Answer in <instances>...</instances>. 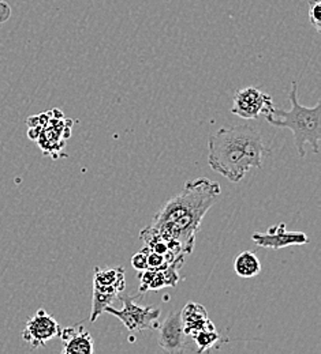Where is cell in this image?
I'll return each instance as SVG.
<instances>
[{"label":"cell","instance_id":"9c48e42d","mask_svg":"<svg viewBox=\"0 0 321 354\" xmlns=\"http://www.w3.org/2000/svg\"><path fill=\"white\" fill-rule=\"evenodd\" d=\"M59 337L63 342L62 352L65 354L94 353V341L82 324H76L73 327H66L61 330Z\"/></svg>","mask_w":321,"mask_h":354},{"label":"cell","instance_id":"2e32d148","mask_svg":"<svg viewBox=\"0 0 321 354\" xmlns=\"http://www.w3.org/2000/svg\"><path fill=\"white\" fill-rule=\"evenodd\" d=\"M309 19L318 32H321V0H309Z\"/></svg>","mask_w":321,"mask_h":354},{"label":"cell","instance_id":"9a60e30c","mask_svg":"<svg viewBox=\"0 0 321 354\" xmlns=\"http://www.w3.org/2000/svg\"><path fill=\"white\" fill-rule=\"evenodd\" d=\"M193 340L196 341L197 346H198V352H207L209 351L218 341H219V334L215 330H204V331H200L197 333Z\"/></svg>","mask_w":321,"mask_h":354},{"label":"cell","instance_id":"ba28073f","mask_svg":"<svg viewBox=\"0 0 321 354\" xmlns=\"http://www.w3.org/2000/svg\"><path fill=\"white\" fill-rule=\"evenodd\" d=\"M186 337L180 312H174L161 324L158 342L159 346L168 353H182L186 349Z\"/></svg>","mask_w":321,"mask_h":354},{"label":"cell","instance_id":"3957f363","mask_svg":"<svg viewBox=\"0 0 321 354\" xmlns=\"http://www.w3.org/2000/svg\"><path fill=\"white\" fill-rule=\"evenodd\" d=\"M297 93L298 85L297 82H293L291 91L289 94L291 109L284 111L272 107L269 112L265 113V120L273 127L291 130L298 155L300 158H305V143H309L315 153L320 151L321 101L312 108L304 107L300 104Z\"/></svg>","mask_w":321,"mask_h":354},{"label":"cell","instance_id":"7a4b0ae2","mask_svg":"<svg viewBox=\"0 0 321 354\" xmlns=\"http://www.w3.org/2000/svg\"><path fill=\"white\" fill-rule=\"evenodd\" d=\"M209 166L233 183H240L254 168H261L267 146L258 130L251 126L220 129L209 138Z\"/></svg>","mask_w":321,"mask_h":354},{"label":"cell","instance_id":"e0dca14e","mask_svg":"<svg viewBox=\"0 0 321 354\" xmlns=\"http://www.w3.org/2000/svg\"><path fill=\"white\" fill-rule=\"evenodd\" d=\"M132 266H133L136 270H140V272L147 270L148 262H147V252H145L144 250H141L140 252L134 254V256L132 258Z\"/></svg>","mask_w":321,"mask_h":354},{"label":"cell","instance_id":"5bb4252c","mask_svg":"<svg viewBox=\"0 0 321 354\" xmlns=\"http://www.w3.org/2000/svg\"><path fill=\"white\" fill-rule=\"evenodd\" d=\"M93 283L103 285V286H110L118 289L121 293L126 287L125 281V270L122 267H114V269H94V277Z\"/></svg>","mask_w":321,"mask_h":354},{"label":"cell","instance_id":"52a82bcc","mask_svg":"<svg viewBox=\"0 0 321 354\" xmlns=\"http://www.w3.org/2000/svg\"><path fill=\"white\" fill-rule=\"evenodd\" d=\"M251 240L256 245L262 248L280 250L291 245H305L309 243V237L304 232H289L286 223L280 222L267 229V232H254Z\"/></svg>","mask_w":321,"mask_h":354},{"label":"cell","instance_id":"7c38bea8","mask_svg":"<svg viewBox=\"0 0 321 354\" xmlns=\"http://www.w3.org/2000/svg\"><path fill=\"white\" fill-rule=\"evenodd\" d=\"M119 294L121 291L115 287L93 283V307L90 313V322H96L97 318L104 312V309L119 297Z\"/></svg>","mask_w":321,"mask_h":354},{"label":"cell","instance_id":"5b68a950","mask_svg":"<svg viewBox=\"0 0 321 354\" xmlns=\"http://www.w3.org/2000/svg\"><path fill=\"white\" fill-rule=\"evenodd\" d=\"M61 334L59 323L45 309H39L28 322L22 331V338L32 349L45 346V344Z\"/></svg>","mask_w":321,"mask_h":354},{"label":"cell","instance_id":"8992f818","mask_svg":"<svg viewBox=\"0 0 321 354\" xmlns=\"http://www.w3.org/2000/svg\"><path fill=\"white\" fill-rule=\"evenodd\" d=\"M273 107L272 97L257 87H245L237 91L231 112L242 119H258Z\"/></svg>","mask_w":321,"mask_h":354},{"label":"cell","instance_id":"8fae6325","mask_svg":"<svg viewBox=\"0 0 321 354\" xmlns=\"http://www.w3.org/2000/svg\"><path fill=\"white\" fill-rule=\"evenodd\" d=\"M182 263H174L164 270H144L140 276L141 278V291L148 290H159L164 286H175L179 281L178 269H180Z\"/></svg>","mask_w":321,"mask_h":354},{"label":"cell","instance_id":"4fadbf2b","mask_svg":"<svg viewBox=\"0 0 321 354\" xmlns=\"http://www.w3.org/2000/svg\"><path fill=\"white\" fill-rule=\"evenodd\" d=\"M234 272L241 278H253L261 273V262L251 251H243L234 261Z\"/></svg>","mask_w":321,"mask_h":354},{"label":"cell","instance_id":"6da1fadb","mask_svg":"<svg viewBox=\"0 0 321 354\" xmlns=\"http://www.w3.org/2000/svg\"><path fill=\"white\" fill-rule=\"evenodd\" d=\"M220 192V184L207 177L187 181L182 192L161 208L144 232L159 236L172 254L185 258L193 252L200 223Z\"/></svg>","mask_w":321,"mask_h":354},{"label":"cell","instance_id":"277c9868","mask_svg":"<svg viewBox=\"0 0 321 354\" xmlns=\"http://www.w3.org/2000/svg\"><path fill=\"white\" fill-rule=\"evenodd\" d=\"M122 300V309H115L108 305L104 312L118 318L129 331H144L159 327L158 320L161 315L160 308L141 307L133 301L132 296H125Z\"/></svg>","mask_w":321,"mask_h":354},{"label":"cell","instance_id":"30bf717a","mask_svg":"<svg viewBox=\"0 0 321 354\" xmlns=\"http://www.w3.org/2000/svg\"><path fill=\"white\" fill-rule=\"evenodd\" d=\"M180 319L185 334L191 338L200 331L215 330V324L209 320L205 307L198 302H187L180 311Z\"/></svg>","mask_w":321,"mask_h":354}]
</instances>
